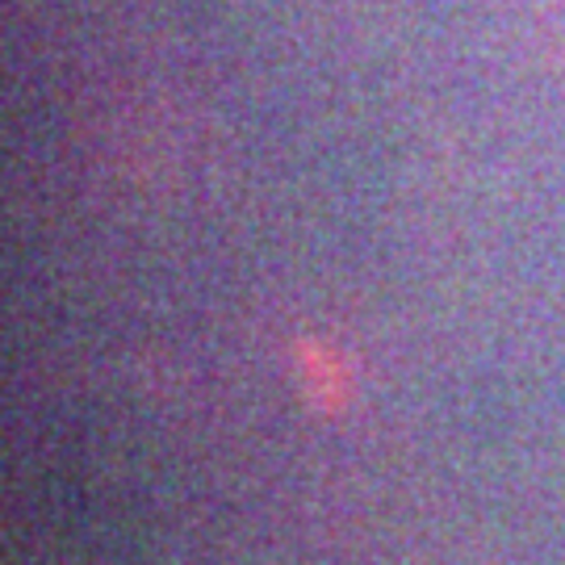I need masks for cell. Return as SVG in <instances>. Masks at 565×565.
<instances>
[{
  "instance_id": "cell-1",
  "label": "cell",
  "mask_w": 565,
  "mask_h": 565,
  "mask_svg": "<svg viewBox=\"0 0 565 565\" xmlns=\"http://www.w3.org/2000/svg\"><path fill=\"white\" fill-rule=\"evenodd\" d=\"M294 352H298V369H302L306 390H310L315 406L335 411L343 403V394H348V364H343V356L319 340L294 343Z\"/></svg>"
}]
</instances>
